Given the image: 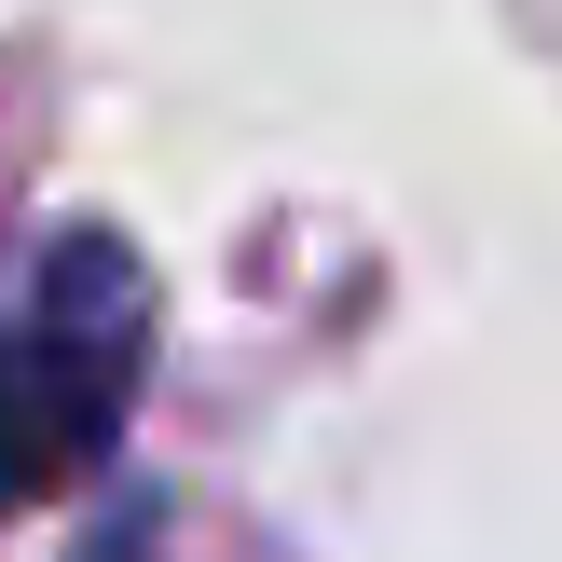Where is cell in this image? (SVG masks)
<instances>
[{
	"label": "cell",
	"mask_w": 562,
	"mask_h": 562,
	"mask_svg": "<svg viewBox=\"0 0 562 562\" xmlns=\"http://www.w3.org/2000/svg\"><path fill=\"white\" fill-rule=\"evenodd\" d=\"M151 371V289L110 234H55L27 302L0 316V508H42L124 439Z\"/></svg>",
	"instance_id": "1"
}]
</instances>
